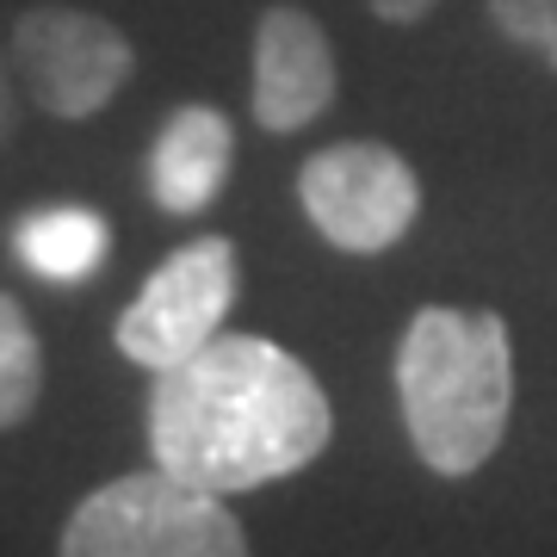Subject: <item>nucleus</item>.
Listing matches in <instances>:
<instances>
[{
  "instance_id": "11",
  "label": "nucleus",
  "mask_w": 557,
  "mask_h": 557,
  "mask_svg": "<svg viewBox=\"0 0 557 557\" xmlns=\"http://www.w3.org/2000/svg\"><path fill=\"white\" fill-rule=\"evenodd\" d=\"M490 20L508 44L533 50L557 69V0H490Z\"/></svg>"
},
{
  "instance_id": "6",
  "label": "nucleus",
  "mask_w": 557,
  "mask_h": 557,
  "mask_svg": "<svg viewBox=\"0 0 557 557\" xmlns=\"http://www.w3.org/2000/svg\"><path fill=\"white\" fill-rule=\"evenodd\" d=\"M13 69L50 119H94L119 100L137 50L112 20L87 7H25L13 25Z\"/></svg>"
},
{
  "instance_id": "10",
  "label": "nucleus",
  "mask_w": 557,
  "mask_h": 557,
  "mask_svg": "<svg viewBox=\"0 0 557 557\" xmlns=\"http://www.w3.org/2000/svg\"><path fill=\"white\" fill-rule=\"evenodd\" d=\"M44 397V341L13 292H0V434L38 416Z\"/></svg>"
},
{
  "instance_id": "4",
  "label": "nucleus",
  "mask_w": 557,
  "mask_h": 557,
  "mask_svg": "<svg viewBox=\"0 0 557 557\" xmlns=\"http://www.w3.org/2000/svg\"><path fill=\"white\" fill-rule=\"evenodd\" d=\"M298 205L341 255H384L421 218V180L391 143H329L298 168Z\"/></svg>"
},
{
  "instance_id": "3",
  "label": "nucleus",
  "mask_w": 557,
  "mask_h": 557,
  "mask_svg": "<svg viewBox=\"0 0 557 557\" xmlns=\"http://www.w3.org/2000/svg\"><path fill=\"white\" fill-rule=\"evenodd\" d=\"M57 545L62 557H242L248 533L218 490L156 465L81 496Z\"/></svg>"
},
{
  "instance_id": "12",
  "label": "nucleus",
  "mask_w": 557,
  "mask_h": 557,
  "mask_svg": "<svg viewBox=\"0 0 557 557\" xmlns=\"http://www.w3.org/2000/svg\"><path fill=\"white\" fill-rule=\"evenodd\" d=\"M440 0H372V13H379L384 25H416V20H428Z\"/></svg>"
},
{
  "instance_id": "8",
  "label": "nucleus",
  "mask_w": 557,
  "mask_h": 557,
  "mask_svg": "<svg viewBox=\"0 0 557 557\" xmlns=\"http://www.w3.org/2000/svg\"><path fill=\"white\" fill-rule=\"evenodd\" d=\"M236 161V131L218 106H180L174 119L161 124L156 149H149V193L161 211L174 218H199L205 205L223 193Z\"/></svg>"
},
{
  "instance_id": "9",
  "label": "nucleus",
  "mask_w": 557,
  "mask_h": 557,
  "mask_svg": "<svg viewBox=\"0 0 557 557\" xmlns=\"http://www.w3.org/2000/svg\"><path fill=\"white\" fill-rule=\"evenodd\" d=\"M106 248H112V230H106L100 211H81V205H57V211H38V218L20 223V260L50 285H81L106 267Z\"/></svg>"
},
{
  "instance_id": "7",
  "label": "nucleus",
  "mask_w": 557,
  "mask_h": 557,
  "mask_svg": "<svg viewBox=\"0 0 557 557\" xmlns=\"http://www.w3.org/2000/svg\"><path fill=\"white\" fill-rule=\"evenodd\" d=\"M341 69L335 44L304 7L278 0L255 25V124L273 137H292L304 124H317L335 106Z\"/></svg>"
},
{
  "instance_id": "13",
  "label": "nucleus",
  "mask_w": 557,
  "mask_h": 557,
  "mask_svg": "<svg viewBox=\"0 0 557 557\" xmlns=\"http://www.w3.org/2000/svg\"><path fill=\"white\" fill-rule=\"evenodd\" d=\"M0 119H7V100H0Z\"/></svg>"
},
{
  "instance_id": "2",
  "label": "nucleus",
  "mask_w": 557,
  "mask_h": 557,
  "mask_svg": "<svg viewBox=\"0 0 557 557\" xmlns=\"http://www.w3.org/2000/svg\"><path fill=\"white\" fill-rule=\"evenodd\" d=\"M397 403L416 458L434 478H471L496 458L515 409V347L496 310L428 304L397 347Z\"/></svg>"
},
{
  "instance_id": "1",
  "label": "nucleus",
  "mask_w": 557,
  "mask_h": 557,
  "mask_svg": "<svg viewBox=\"0 0 557 557\" xmlns=\"http://www.w3.org/2000/svg\"><path fill=\"white\" fill-rule=\"evenodd\" d=\"M335 416L317 372L267 335H211L199 354L156 372L149 453L161 471L242 496L298 478L329 446Z\"/></svg>"
},
{
  "instance_id": "5",
  "label": "nucleus",
  "mask_w": 557,
  "mask_h": 557,
  "mask_svg": "<svg viewBox=\"0 0 557 557\" xmlns=\"http://www.w3.org/2000/svg\"><path fill=\"white\" fill-rule=\"evenodd\" d=\"M236 285H242V260L230 236H199L186 248H174L156 273L143 278L137 298L124 304L119 329H112L119 354L137 359L143 372L180 366L230 322Z\"/></svg>"
}]
</instances>
